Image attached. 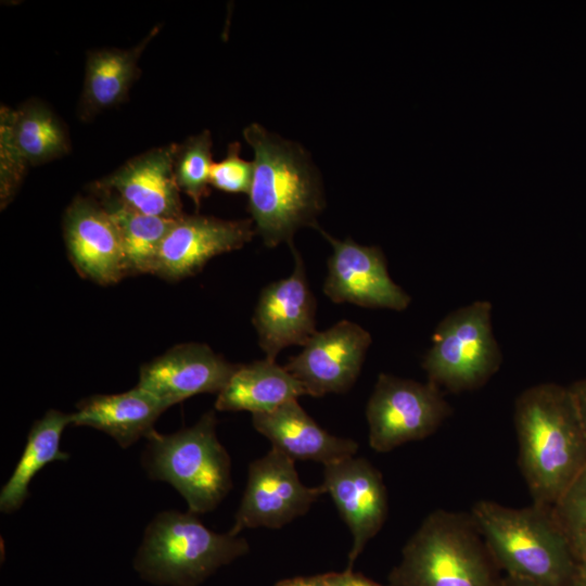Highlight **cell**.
<instances>
[{
	"instance_id": "1",
	"label": "cell",
	"mask_w": 586,
	"mask_h": 586,
	"mask_svg": "<svg viewBox=\"0 0 586 586\" xmlns=\"http://www.w3.org/2000/svg\"><path fill=\"white\" fill-rule=\"evenodd\" d=\"M243 137L254 151L247 209L264 244H291L300 228L318 229L317 217L326 201L319 171L307 151L257 123L246 126Z\"/></svg>"
},
{
	"instance_id": "2",
	"label": "cell",
	"mask_w": 586,
	"mask_h": 586,
	"mask_svg": "<svg viewBox=\"0 0 586 586\" xmlns=\"http://www.w3.org/2000/svg\"><path fill=\"white\" fill-rule=\"evenodd\" d=\"M519 467L534 504L550 506L586 466V435L570 387L540 383L514 404Z\"/></svg>"
},
{
	"instance_id": "3",
	"label": "cell",
	"mask_w": 586,
	"mask_h": 586,
	"mask_svg": "<svg viewBox=\"0 0 586 586\" xmlns=\"http://www.w3.org/2000/svg\"><path fill=\"white\" fill-rule=\"evenodd\" d=\"M470 514L506 575L544 586H571L575 558L550 506L510 508L481 500Z\"/></svg>"
},
{
	"instance_id": "4",
	"label": "cell",
	"mask_w": 586,
	"mask_h": 586,
	"mask_svg": "<svg viewBox=\"0 0 586 586\" xmlns=\"http://www.w3.org/2000/svg\"><path fill=\"white\" fill-rule=\"evenodd\" d=\"M499 568L471 514L435 510L405 544L391 586H501Z\"/></svg>"
},
{
	"instance_id": "5",
	"label": "cell",
	"mask_w": 586,
	"mask_h": 586,
	"mask_svg": "<svg viewBox=\"0 0 586 586\" xmlns=\"http://www.w3.org/2000/svg\"><path fill=\"white\" fill-rule=\"evenodd\" d=\"M214 411L171 434L154 431L142 464L153 480L168 482L194 514L213 511L232 488L231 460L216 434Z\"/></svg>"
},
{
	"instance_id": "6",
	"label": "cell",
	"mask_w": 586,
	"mask_h": 586,
	"mask_svg": "<svg viewBox=\"0 0 586 586\" xmlns=\"http://www.w3.org/2000/svg\"><path fill=\"white\" fill-rule=\"evenodd\" d=\"M249 550L244 538L215 533L194 513L164 511L146 526L135 568L154 583L196 586Z\"/></svg>"
},
{
	"instance_id": "7",
	"label": "cell",
	"mask_w": 586,
	"mask_h": 586,
	"mask_svg": "<svg viewBox=\"0 0 586 586\" xmlns=\"http://www.w3.org/2000/svg\"><path fill=\"white\" fill-rule=\"evenodd\" d=\"M501 362L502 354L492 329V304L474 301L440 321L422 367L429 382L460 393L484 385Z\"/></svg>"
},
{
	"instance_id": "8",
	"label": "cell",
	"mask_w": 586,
	"mask_h": 586,
	"mask_svg": "<svg viewBox=\"0 0 586 586\" xmlns=\"http://www.w3.org/2000/svg\"><path fill=\"white\" fill-rule=\"evenodd\" d=\"M450 415L451 406L435 384L380 373L366 407L369 445L386 453L423 440Z\"/></svg>"
},
{
	"instance_id": "9",
	"label": "cell",
	"mask_w": 586,
	"mask_h": 586,
	"mask_svg": "<svg viewBox=\"0 0 586 586\" xmlns=\"http://www.w3.org/2000/svg\"><path fill=\"white\" fill-rule=\"evenodd\" d=\"M323 494L322 485L303 484L295 461L271 447L250 463L246 487L228 533L238 536L244 528H280L304 515Z\"/></svg>"
},
{
	"instance_id": "10",
	"label": "cell",
	"mask_w": 586,
	"mask_h": 586,
	"mask_svg": "<svg viewBox=\"0 0 586 586\" xmlns=\"http://www.w3.org/2000/svg\"><path fill=\"white\" fill-rule=\"evenodd\" d=\"M318 230L332 246L322 289L327 297L366 308L402 311L409 306L411 297L390 277L379 246L361 245L351 238L340 240Z\"/></svg>"
},
{
	"instance_id": "11",
	"label": "cell",
	"mask_w": 586,
	"mask_h": 586,
	"mask_svg": "<svg viewBox=\"0 0 586 586\" xmlns=\"http://www.w3.org/2000/svg\"><path fill=\"white\" fill-rule=\"evenodd\" d=\"M289 245L294 257L292 272L262 289L252 318L258 345L271 360L285 347L304 346L317 332V303L304 260L292 243Z\"/></svg>"
},
{
	"instance_id": "12",
	"label": "cell",
	"mask_w": 586,
	"mask_h": 586,
	"mask_svg": "<svg viewBox=\"0 0 586 586\" xmlns=\"http://www.w3.org/2000/svg\"><path fill=\"white\" fill-rule=\"evenodd\" d=\"M371 342V334L361 326L341 320L317 331L284 367L303 383L309 396L345 393L360 374Z\"/></svg>"
},
{
	"instance_id": "13",
	"label": "cell",
	"mask_w": 586,
	"mask_h": 586,
	"mask_svg": "<svg viewBox=\"0 0 586 586\" xmlns=\"http://www.w3.org/2000/svg\"><path fill=\"white\" fill-rule=\"evenodd\" d=\"M255 233L251 218L226 220L183 214L165 235L153 275L170 281L193 276L213 257L244 246Z\"/></svg>"
},
{
	"instance_id": "14",
	"label": "cell",
	"mask_w": 586,
	"mask_h": 586,
	"mask_svg": "<svg viewBox=\"0 0 586 586\" xmlns=\"http://www.w3.org/2000/svg\"><path fill=\"white\" fill-rule=\"evenodd\" d=\"M323 466L321 485L352 534L346 570H353L355 560L385 522L386 488L380 471L366 458L349 456Z\"/></svg>"
},
{
	"instance_id": "15",
	"label": "cell",
	"mask_w": 586,
	"mask_h": 586,
	"mask_svg": "<svg viewBox=\"0 0 586 586\" xmlns=\"http://www.w3.org/2000/svg\"><path fill=\"white\" fill-rule=\"evenodd\" d=\"M63 234L69 259L82 278L110 285L128 276L120 233L99 200L76 196L65 211Z\"/></svg>"
},
{
	"instance_id": "16",
	"label": "cell",
	"mask_w": 586,
	"mask_h": 586,
	"mask_svg": "<svg viewBox=\"0 0 586 586\" xmlns=\"http://www.w3.org/2000/svg\"><path fill=\"white\" fill-rule=\"evenodd\" d=\"M238 365L205 343H182L144 364L137 386L169 408L198 394H218Z\"/></svg>"
},
{
	"instance_id": "17",
	"label": "cell",
	"mask_w": 586,
	"mask_h": 586,
	"mask_svg": "<svg viewBox=\"0 0 586 586\" xmlns=\"http://www.w3.org/2000/svg\"><path fill=\"white\" fill-rule=\"evenodd\" d=\"M176 143L141 153L93 183L92 190L114 193L136 211L177 219L183 215L174 175Z\"/></svg>"
},
{
	"instance_id": "18",
	"label": "cell",
	"mask_w": 586,
	"mask_h": 586,
	"mask_svg": "<svg viewBox=\"0 0 586 586\" xmlns=\"http://www.w3.org/2000/svg\"><path fill=\"white\" fill-rule=\"evenodd\" d=\"M252 423L270 441L272 448L294 461L313 460L326 464L354 456L358 449L354 440L332 435L322 429L297 399L272 411L252 415Z\"/></svg>"
},
{
	"instance_id": "19",
	"label": "cell",
	"mask_w": 586,
	"mask_h": 586,
	"mask_svg": "<svg viewBox=\"0 0 586 586\" xmlns=\"http://www.w3.org/2000/svg\"><path fill=\"white\" fill-rule=\"evenodd\" d=\"M168 409L146 391L136 386L130 391L93 395L80 400L71 413V425L89 426L112 436L127 448L155 430L154 423Z\"/></svg>"
},
{
	"instance_id": "20",
	"label": "cell",
	"mask_w": 586,
	"mask_h": 586,
	"mask_svg": "<svg viewBox=\"0 0 586 586\" xmlns=\"http://www.w3.org/2000/svg\"><path fill=\"white\" fill-rule=\"evenodd\" d=\"M308 395L307 390L290 371L271 359L239 364L217 394L219 411L269 412L282 404Z\"/></svg>"
},
{
	"instance_id": "21",
	"label": "cell",
	"mask_w": 586,
	"mask_h": 586,
	"mask_svg": "<svg viewBox=\"0 0 586 586\" xmlns=\"http://www.w3.org/2000/svg\"><path fill=\"white\" fill-rule=\"evenodd\" d=\"M160 28L158 25L151 29L131 49L106 48L88 52L79 105L81 118L92 117L127 98L140 73L139 59Z\"/></svg>"
},
{
	"instance_id": "22",
	"label": "cell",
	"mask_w": 586,
	"mask_h": 586,
	"mask_svg": "<svg viewBox=\"0 0 586 586\" xmlns=\"http://www.w3.org/2000/svg\"><path fill=\"white\" fill-rule=\"evenodd\" d=\"M71 425V413L50 409L29 430L22 456L0 493V510L11 513L29 496L33 477L48 463L66 461L67 453L60 448L64 429Z\"/></svg>"
},
{
	"instance_id": "23",
	"label": "cell",
	"mask_w": 586,
	"mask_h": 586,
	"mask_svg": "<svg viewBox=\"0 0 586 586\" xmlns=\"http://www.w3.org/2000/svg\"><path fill=\"white\" fill-rule=\"evenodd\" d=\"M93 191L118 228L128 275H153L160 247L175 219L140 213L112 192Z\"/></svg>"
},
{
	"instance_id": "24",
	"label": "cell",
	"mask_w": 586,
	"mask_h": 586,
	"mask_svg": "<svg viewBox=\"0 0 586 586\" xmlns=\"http://www.w3.org/2000/svg\"><path fill=\"white\" fill-rule=\"evenodd\" d=\"M8 116L15 144L28 166L65 155L71 149L65 125L39 100H28L16 110L1 106Z\"/></svg>"
},
{
	"instance_id": "25",
	"label": "cell",
	"mask_w": 586,
	"mask_h": 586,
	"mask_svg": "<svg viewBox=\"0 0 586 586\" xmlns=\"http://www.w3.org/2000/svg\"><path fill=\"white\" fill-rule=\"evenodd\" d=\"M212 136L208 130L191 136L176 145L174 175L178 188L195 204L208 194L212 158Z\"/></svg>"
},
{
	"instance_id": "26",
	"label": "cell",
	"mask_w": 586,
	"mask_h": 586,
	"mask_svg": "<svg viewBox=\"0 0 586 586\" xmlns=\"http://www.w3.org/2000/svg\"><path fill=\"white\" fill-rule=\"evenodd\" d=\"M551 509L576 561L586 555V466Z\"/></svg>"
},
{
	"instance_id": "27",
	"label": "cell",
	"mask_w": 586,
	"mask_h": 586,
	"mask_svg": "<svg viewBox=\"0 0 586 586\" xmlns=\"http://www.w3.org/2000/svg\"><path fill=\"white\" fill-rule=\"evenodd\" d=\"M28 164L18 151L7 114L0 110V204L8 206L21 187Z\"/></svg>"
},
{
	"instance_id": "28",
	"label": "cell",
	"mask_w": 586,
	"mask_h": 586,
	"mask_svg": "<svg viewBox=\"0 0 586 586\" xmlns=\"http://www.w3.org/2000/svg\"><path fill=\"white\" fill-rule=\"evenodd\" d=\"M241 144L228 145L227 155L211 169L209 183L228 193H249L253 180L254 165L240 155Z\"/></svg>"
},
{
	"instance_id": "29",
	"label": "cell",
	"mask_w": 586,
	"mask_h": 586,
	"mask_svg": "<svg viewBox=\"0 0 586 586\" xmlns=\"http://www.w3.org/2000/svg\"><path fill=\"white\" fill-rule=\"evenodd\" d=\"M323 578L326 586H384L364 575L354 573L353 570H345L341 573H326Z\"/></svg>"
},
{
	"instance_id": "30",
	"label": "cell",
	"mask_w": 586,
	"mask_h": 586,
	"mask_svg": "<svg viewBox=\"0 0 586 586\" xmlns=\"http://www.w3.org/2000/svg\"><path fill=\"white\" fill-rule=\"evenodd\" d=\"M569 387L575 399L576 407L586 435V379L578 380L571 384Z\"/></svg>"
},
{
	"instance_id": "31",
	"label": "cell",
	"mask_w": 586,
	"mask_h": 586,
	"mask_svg": "<svg viewBox=\"0 0 586 586\" xmlns=\"http://www.w3.org/2000/svg\"><path fill=\"white\" fill-rule=\"evenodd\" d=\"M275 586H326L323 574L281 579Z\"/></svg>"
},
{
	"instance_id": "32",
	"label": "cell",
	"mask_w": 586,
	"mask_h": 586,
	"mask_svg": "<svg viewBox=\"0 0 586 586\" xmlns=\"http://www.w3.org/2000/svg\"><path fill=\"white\" fill-rule=\"evenodd\" d=\"M571 586H586V555L575 561Z\"/></svg>"
},
{
	"instance_id": "33",
	"label": "cell",
	"mask_w": 586,
	"mask_h": 586,
	"mask_svg": "<svg viewBox=\"0 0 586 586\" xmlns=\"http://www.w3.org/2000/svg\"><path fill=\"white\" fill-rule=\"evenodd\" d=\"M501 586H544V585H540L538 583H535L525 578L515 577L511 575H505L502 577Z\"/></svg>"
}]
</instances>
